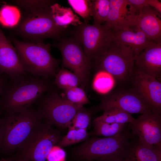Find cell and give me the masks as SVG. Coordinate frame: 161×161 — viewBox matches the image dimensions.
I'll return each instance as SVG.
<instances>
[{"instance_id": "6da1fadb", "label": "cell", "mask_w": 161, "mask_h": 161, "mask_svg": "<svg viewBox=\"0 0 161 161\" xmlns=\"http://www.w3.org/2000/svg\"><path fill=\"white\" fill-rule=\"evenodd\" d=\"M51 89L47 79L28 75L6 82L1 96L0 114L20 112L32 106Z\"/></svg>"}, {"instance_id": "7a4b0ae2", "label": "cell", "mask_w": 161, "mask_h": 161, "mask_svg": "<svg viewBox=\"0 0 161 161\" xmlns=\"http://www.w3.org/2000/svg\"><path fill=\"white\" fill-rule=\"evenodd\" d=\"M1 118L0 153L7 157L16 153L43 120L32 106L18 112L5 114Z\"/></svg>"}, {"instance_id": "3957f363", "label": "cell", "mask_w": 161, "mask_h": 161, "mask_svg": "<svg viewBox=\"0 0 161 161\" xmlns=\"http://www.w3.org/2000/svg\"><path fill=\"white\" fill-rule=\"evenodd\" d=\"M131 132L126 129L111 137L92 136L74 148V156L79 161H94L109 157L126 159L132 156Z\"/></svg>"}, {"instance_id": "277c9868", "label": "cell", "mask_w": 161, "mask_h": 161, "mask_svg": "<svg viewBox=\"0 0 161 161\" xmlns=\"http://www.w3.org/2000/svg\"><path fill=\"white\" fill-rule=\"evenodd\" d=\"M11 40L28 75L44 79L55 76L56 68L61 60L52 55L49 43L21 41L13 38Z\"/></svg>"}, {"instance_id": "5b68a950", "label": "cell", "mask_w": 161, "mask_h": 161, "mask_svg": "<svg viewBox=\"0 0 161 161\" xmlns=\"http://www.w3.org/2000/svg\"><path fill=\"white\" fill-rule=\"evenodd\" d=\"M17 31L26 41H43L51 38L58 41L67 29L57 26L52 18L49 8L25 10Z\"/></svg>"}, {"instance_id": "8992f818", "label": "cell", "mask_w": 161, "mask_h": 161, "mask_svg": "<svg viewBox=\"0 0 161 161\" xmlns=\"http://www.w3.org/2000/svg\"><path fill=\"white\" fill-rule=\"evenodd\" d=\"M36 103V108L42 119L59 130L68 128L77 112L84 108L83 106L68 102L61 97L57 91L52 89Z\"/></svg>"}, {"instance_id": "52a82bcc", "label": "cell", "mask_w": 161, "mask_h": 161, "mask_svg": "<svg viewBox=\"0 0 161 161\" xmlns=\"http://www.w3.org/2000/svg\"><path fill=\"white\" fill-rule=\"evenodd\" d=\"M60 131L43 119L16 153L25 157L28 161H46L53 147L63 137Z\"/></svg>"}, {"instance_id": "ba28073f", "label": "cell", "mask_w": 161, "mask_h": 161, "mask_svg": "<svg viewBox=\"0 0 161 161\" xmlns=\"http://www.w3.org/2000/svg\"><path fill=\"white\" fill-rule=\"evenodd\" d=\"M135 56L131 49L113 43L107 49L92 61L93 66L112 75L120 82L130 80L134 71Z\"/></svg>"}, {"instance_id": "9c48e42d", "label": "cell", "mask_w": 161, "mask_h": 161, "mask_svg": "<svg viewBox=\"0 0 161 161\" xmlns=\"http://www.w3.org/2000/svg\"><path fill=\"white\" fill-rule=\"evenodd\" d=\"M70 34L79 42L92 62L113 43L112 31L103 24L82 22L74 26Z\"/></svg>"}, {"instance_id": "30bf717a", "label": "cell", "mask_w": 161, "mask_h": 161, "mask_svg": "<svg viewBox=\"0 0 161 161\" xmlns=\"http://www.w3.org/2000/svg\"><path fill=\"white\" fill-rule=\"evenodd\" d=\"M51 46L61 52L63 66L73 72L79 78L80 84L86 85L93 66L79 42L71 35L69 37L64 35Z\"/></svg>"}, {"instance_id": "8fae6325", "label": "cell", "mask_w": 161, "mask_h": 161, "mask_svg": "<svg viewBox=\"0 0 161 161\" xmlns=\"http://www.w3.org/2000/svg\"><path fill=\"white\" fill-rule=\"evenodd\" d=\"M152 112L141 114L129 126L132 138L161 149V115Z\"/></svg>"}, {"instance_id": "7c38bea8", "label": "cell", "mask_w": 161, "mask_h": 161, "mask_svg": "<svg viewBox=\"0 0 161 161\" xmlns=\"http://www.w3.org/2000/svg\"><path fill=\"white\" fill-rule=\"evenodd\" d=\"M116 108L129 114H141L153 112L136 93L123 90L113 93L103 98L100 103L92 109L94 113Z\"/></svg>"}, {"instance_id": "4fadbf2b", "label": "cell", "mask_w": 161, "mask_h": 161, "mask_svg": "<svg viewBox=\"0 0 161 161\" xmlns=\"http://www.w3.org/2000/svg\"><path fill=\"white\" fill-rule=\"evenodd\" d=\"M131 90L138 95L153 112L161 113V83L156 78L138 71L130 80Z\"/></svg>"}, {"instance_id": "5bb4252c", "label": "cell", "mask_w": 161, "mask_h": 161, "mask_svg": "<svg viewBox=\"0 0 161 161\" xmlns=\"http://www.w3.org/2000/svg\"><path fill=\"white\" fill-rule=\"evenodd\" d=\"M110 8L103 24L112 31L135 27L138 14L128 0H109Z\"/></svg>"}, {"instance_id": "9a60e30c", "label": "cell", "mask_w": 161, "mask_h": 161, "mask_svg": "<svg viewBox=\"0 0 161 161\" xmlns=\"http://www.w3.org/2000/svg\"><path fill=\"white\" fill-rule=\"evenodd\" d=\"M0 73L13 80L28 74L24 69L17 51L0 29Z\"/></svg>"}, {"instance_id": "2e32d148", "label": "cell", "mask_w": 161, "mask_h": 161, "mask_svg": "<svg viewBox=\"0 0 161 161\" xmlns=\"http://www.w3.org/2000/svg\"><path fill=\"white\" fill-rule=\"evenodd\" d=\"M136 70L158 80L161 75V40L154 42L135 57Z\"/></svg>"}, {"instance_id": "e0dca14e", "label": "cell", "mask_w": 161, "mask_h": 161, "mask_svg": "<svg viewBox=\"0 0 161 161\" xmlns=\"http://www.w3.org/2000/svg\"><path fill=\"white\" fill-rule=\"evenodd\" d=\"M113 43L115 45L129 47L135 57L155 41L135 27L112 31Z\"/></svg>"}, {"instance_id": "ac0fdd59", "label": "cell", "mask_w": 161, "mask_h": 161, "mask_svg": "<svg viewBox=\"0 0 161 161\" xmlns=\"http://www.w3.org/2000/svg\"><path fill=\"white\" fill-rule=\"evenodd\" d=\"M161 15L148 5L138 14L135 27L151 40H161Z\"/></svg>"}, {"instance_id": "d6986e66", "label": "cell", "mask_w": 161, "mask_h": 161, "mask_svg": "<svg viewBox=\"0 0 161 161\" xmlns=\"http://www.w3.org/2000/svg\"><path fill=\"white\" fill-rule=\"evenodd\" d=\"M50 9L53 21L58 27L67 29L70 25L75 26L82 22L70 8L64 7L56 2Z\"/></svg>"}, {"instance_id": "ffe728a7", "label": "cell", "mask_w": 161, "mask_h": 161, "mask_svg": "<svg viewBox=\"0 0 161 161\" xmlns=\"http://www.w3.org/2000/svg\"><path fill=\"white\" fill-rule=\"evenodd\" d=\"M136 140L131 148L134 161H161V149Z\"/></svg>"}, {"instance_id": "44dd1931", "label": "cell", "mask_w": 161, "mask_h": 161, "mask_svg": "<svg viewBox=\"0 0 161 161\" xmlns=\"http://www.w3.org/2000/svg\"><path fill=\"white\" fill-rule=\"evenodd\" d=\"M103 114L94 120L108 123L119 124L131 123L135 120L131 114L116 108L106 109Z\"/></svg>"}, {"instance_id": "7402d4cb", "label": "cell", "mask_w": 161, "mask_h": 161, "mask_svg": "<svg viewBox=\"0 0 161 161\" xmlns=\"http://www.w3.org/2000/svg\"><path fill=\"white\" fill-rule=\"evenodd\" d=\"M93 130L92 136L111 137L117 135L127 129L126 124L108 123L94 120L92 122Z\"/></svg>"}, {"instance_id": "603a6c76", "label": "cell", "mask_w": 161, "mask_h": 161, "mask_svg": "<svg viewBox=\"0 0 161 161\" xmlns=\"http://www.w3.org/2000/svg\"><path fill=\"white\" fill-rule=\"evenodd\" d=\"M115 79L109 72L102 70H99L96 73L92 82L93 89L98 93L106 94L114 87Z\"/></svg>"}, {"instance_id": "cb8c5ba5", "label": "cell", "mask_w": 161, "mask_h": 161, "mask_svg": "<svg viewBox=\"0 0 161 161\" xmlns=\"http://www.w3.org/2000/svg\"><path fill=\"white\" fill-rule=\"evenodd\" d=\"M21 18L20 11L16 6L5 5L0 9V24L3 27H14L19 23Z\"/></svg>"}, {"instance_id": "d4e9b609", "label": "cell", "mask_w": 161, "mask_h": 161, "mask_svg": "<svg viewBox=\"0 0 161 161\" xmlns=\"http://www.w3.org/2000/svg\"><path fill=\"white\" fill-rule=\"evenodd\" d=\"M68 128L67 134L62 137L55 145L61 148L65 147L85 141L92 136L91 132L88 133L85 129H75L70 126Z\"/></svg>"}, {"instance_id": "484cf974", "label": "cell", "mask_w": 161, "mask_h": 161, "mask_svg": "<svg viewBox=\"0 0 161 161\" xmlns=\"http://www.w3.org/2000/svg\"><path fill=\"white\" fill-rule=\"evenodd\" d=\"M110 8L109 0L91 1L90 13L93 24H103L107 18Z\"/></svg>"}, {"instance_id": "4316f807", "label": "cell", "mask_w": 161, "mask_h": 161, "mask_svg": "<svg viewBox=\"0 0 161 161\" xmlns=\"http://www.w3.org/2000/svg\"><path fill=\"white\" fill-rule=\"evenodd\" d=\"M55 82L58 87L64 90L80 84L79 78L74 73L64 68L60 69L55 76Z\"/></svg>"}, {"instance_id": "83f0119b", "label": "cell", "mask_w": 161, "mask_h": 161, "mask_svg": "<svg viewBox=\"0 0 161 161\" xmlns=\"http://www.w3.org/2000/svg\"><path fill=\"white\" fill-rule=\"evenodd\" d=\"M63 99L75 105L83 106L89 103L84 90L78 86L64 90Z\"/></svg>"}, {"instance_id": "f1b7e54d", "label": "cell", "mask_w": 161, "mask_h": 161, "mask_svg": "<svg viewBox=\"0 0 161 161\" xmlns=\"http://www.w3.org/2000/svg\"><path fill=\"white\" fill-rule=\"evenodd\" d=\"M94 113L92 109H88L84 108L79 110L74 117L70 126L75 129L87 130L90 125L92 116Z\"/></svg>"}, {"instance_id": "f546056e", "label": "cell", "mask_w": 161, "mask_h": 161, "mask_svg": "<svg viewBox=\"0 0 161 161\" xmlns=\"http://www.w3.org/2000/svg\"><path fill=\"white\" fill-rule=\"evenodd\" d=\"M67 1L73 10L88 24L91 19L90 7L91 1L89 0H68Z\"/></svg>"}, {"instance_id": "4dcf8cb0", "label": "cell", "mask_w": 161, "mask_h": 161, "mask_svg": "<svg viewBox=\"0 0 161 161\" xmlns=\"http://www.w3.org/2000/svg\"><path fill=\"white\" fill-rule=\"evenodd\" d=\"M15 3L25 10L49 8L56 1L49 0H17Z\"/></svg>"}, {"instance_id": "1f68e13d", "label": "cell", "mask_w": 161, "mask_h": 161, "mask_svg": "<svg viewBox=\"0 0 161 161\" xmlns=\"http://www.w3.org/2000/svg\"><path fill=\"white\" fill-rule=\"evenodd\" d=\"M65 156L64 151L61 148L55 145L50 151L47 160L48 161H62Z\"/></svg>"}, {"instance_id": "d6a6232c", "label": "cell", "mask_w": 161, "mask_h": 161, "mask_svg": "<svg viewBox=\"0 0 161 161\" xmlns=\"http://www.w3.org/2000/svg\"><path fill=\"white\" fill-rule=\"evenodd\" d=\"M138 14L147 4V0H128Z\"/></svg>"}, {"instance_id": "836d02e7", "label": "cell", "mask_w": 161, "mask_h": 161, "mask_svg": "<svg viewBox=\"0 0 161 161\" xmlns=\"http://www.w3.org/2000/svg\"><path fill=\"white\" fill-rule=\"evenodd\" d=\"M1 161H28V160L25 157L16 153L9 157L2 158Z\"/></svg>"}, {"instance_id": "e575fe53", "label": "cell", "mask_w": 161, "mask_h": 161, "mask_svg": "<svg viewBox=\"0 0 161 161\" xmlns=\"http://www.w3.org/2000/svg\"><path fill=\"white\" fill-rule=\"evenodd\" d=\"M147 4L160 14H161V2L157 0H147Z\"/></svg>"}, {"instance_id": "d590c367", "label": "cell", "mask_w": 161, "mask_h": 161, "mask_svg": "<svg viewBox=\"0 0 161 161\" xmlns=\"http://www.w3.org/2000/svg\"><path fill=\"white\" fill-rule=\"evenodd\" d=\"M97 161H134L132 156L123 159L115 157H109L99 160Z\"/></svg>"}, {"instance_id": "8d00e7d4", "label": "cell", "mask_w": 161, "mask_h": 161, "mask_svg": "<svg viewBox=\"0 0 161 161\" xmlns=\"http://www.w3.org/2000/svg\"><path fill=\"white\" fill-rule=\"evenodd\" d=\"M6 83V80L3 76L2 75L1 76H0V108L1 106V96Z\"/></svg>"}, {"instance_id": "74e56055", "label": "cell", "mask_w": 161, "mask_h": 161, "mask_svg": "<svg viewBox=\"0 0 161 161\" xmlns=\"http://www.w3.org/2000/svg\"><path fill=\"white\" fill-rule=\"evenodd\" d=\"M2 123V119L1 117H0V137H1V130Z\"/></svg>"}, {"instance_id": "f35d334b", "label": "cell", "mask_w": 161, "mask_h": 161, "mask_svg": "<svg viewBox=\"0 0 161 161\" xmlns=\"http://www.w3.org/2000/svg\"><path fill=\"white\" fill-rule=\"evenodd\" d=\"M1 75H2V74H1L0 73V76H1Z\"/></svg>"}]
</instances>
